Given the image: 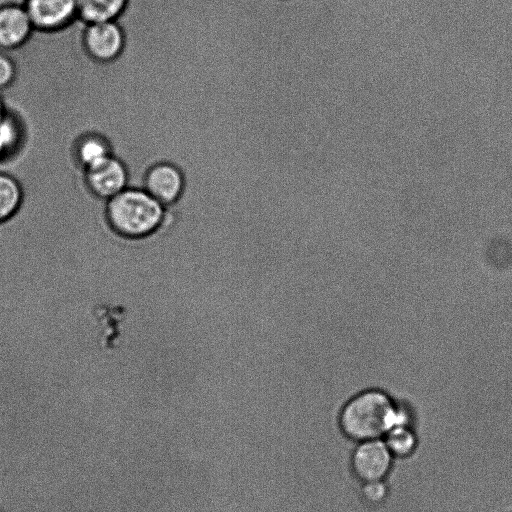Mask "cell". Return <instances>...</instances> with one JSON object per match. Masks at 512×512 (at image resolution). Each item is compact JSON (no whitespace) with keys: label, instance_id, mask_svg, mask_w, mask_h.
<instances>
[{"label":"cell","instance_id":"cell-15","mask_svg":"<svg viewBox=\"0 0 512 512\" xmlns=\"http://www.w3.org/2000/svg\"><path fill=\"white\" fill-rule=\"evenodd\" d=\"M16 68L7 55L0 53V90L8 87L14 80Z\"/></svg>","mask_w":512,"mask_h":512},{"label":"cell","instance_id":"cell-16","mask_svg":"<svg viewBox=\"0 0 512 512\" xmlns=\"http://www.w3.org/2000/svg\"><path fill=\"white\" fill-rule=\"evenodd\" d=\"M4 111H3V103H2V100L0 98V118L4 115Z\"/></svg>","mask_w":512,"mask_h":512},{"label":"cell","instance_id":"cell-2","mask_svg":"<svg viewBox=\"0 0 512 512\" xmlns=\"http://www.w3.org/2000/svg\"><path fill=\"white\" fill-rule=\"evenodd\" d=\"M166 207L143 187L128 186L106 201V216L112 229L123 237L139 239L161 226Z\"/></svg>","mask_w":512,"mask_h":512},{"label":"cell","instance_id":"cell-3","mask_svg":"<svg viewBox=\"0 0 512 512\" xmlns=\"http://www.w3.org/2000/svg\"><path fill=\"white\" fill-rule=\"evenodd\" d=\"M393 462L383 438L358 442L351 455L352 471L361 483L385 480Z\"/></svg>","mask_w":512,"mask_h":512},{"label":"cell","instance_id":"cell-14","mask_svg":"<svg viewBox=\"0 0 512 512\" xmlns=\"http://www.w3.org/2000/svg\"><path fill=\"white\" fill-rule=\"evenodd\" d=\"M18 135L19 131L15 121L4 114L0 118V157L15 147Z\"/></svg>","mask_w":512,"mask_h":512},{"label":"cell","instance_id":"cell-13","mask_svg":"<svg viewBox=\"0 0 512 512\" xmlns=\"http://www.w3.org/2000/svg\"><path fill=\"white\" fill-rule=\"evenodd\" d=\"M388 495V486L383 481H373L360 484V496L363 501L372 506L382 504Z\"/></svg>","mask_w":512,"mask_h":512},{"label":"cell","instance_id":"cell-8","mask_svg":"<svg viewBox=\"0 0 512 512\" xmlns=\"http://www.w3.org/2000/svg\"><path fill=\"white\" fill-rule=\"evenodd\" d=\"M33 29L25 7L8 5L0 8V49L20 47L27 41Z\"/></svg>","mask_w":512,"mask_h":512},{"label":"cell","instance_id":"cell-11","mask_svg":"<svg viewBox=\"0 0 512 512\" xmlns=\"http://www.w3.org/2000/svg\"><path fill=\"white\" fill-rule=\"evenodd\" d=\"M77 154L84 168H87L113 155L114 149L107 136L90 134L80 141Z\"/></svg>","mask_w":512,"mask_h":512},{"label":"cell","instance_id":"cell-4","mask_svg":"<svg viewBox=\"0 0 512 512\" xmlns=\"http://www.w3.org/2000/svg\"><path fill=\"white\" fill-rule=\"evenodd\" d=\"M85 185L95 197L107 201L130 185L126 164L115 154L85 168Z\"/></svg>","mask_w":512,"mask_h":512},{"label":"cell","instance_id":"cell-6","mask_svg":"<svg viewBox=\"0 0 512 512\" xmlns=\"http://www.w3.org/2000/svg\"><path fill=\"white\" fill-rule=\"evenodd\" d=\"M185 176L175 164L161 161L145 173L142 187L165 207L179 201L185 189Z\"/></svg>","mask_w":512,"mask_h":512},{"label":"cell","instance_id":"cell-12","mask_svg":"<svg viewBox=\"0 0 512 512\" xmlns=\"http://www.w3.org/2000/svg\"><path fill=\"white\" fill-rule=\"evenodd\" d=\"M383 439L394 458L409 457L418 446L417 434L410 425L395 426Z\"/></svg>","mask_w":512,"mask_h":512},{"label":"cell","instance_id":"cell-9","mask_svg":"<svg viewBox=\"0 0 512 512\" xmlns=\"http://www.w3.org/2000/svg\"><path fill=\"white\" fill-rule=\"evenodd\" d=\"M129 0H78V15L87 23L117 21Z\"/></svg>","mask_w":512,"mask_h":512},{"label":"cell","instance_id":"cell-7","mask_svg":"<svg viewBox=\"0 0 512 512\" xmlns=\"http://www.w3.org/2000/svg\"><path fill=\"white\" fill-rule=\"evenodd\" d=\"M34 29L51 32L67 26L78 14V0H27Z\"/></svg>","mask_w":512,"mask_h":512},{"label":"cell","instance_id":"cell-5","mask_svg":"<svg viewBox=\"0 0 512 512\" xmlns=\"http://www.w3.org/2000/svg\"><path fill=\"white\" fill-rule=\"evenodd\" d=\"M87 54L97 63L118 59L125 47V35L118 21L87 24L83 36Z\"/></svg>","mask_w":512,"mask_h":512},{"label":"cell","instance_id":"cell-10","mask_svg":"<svg viewBox=\"0 0 512 512\" xmlns=\"http://www.w3.org/2000/svg\"><path fill=\"white\" fill-rule=\"evenodd\" d=\"M24 191L13 176L0 172V223L11 219L21 208Z\"/></svg>","mask_w":512,"mask_h":512},{"label":"cell","instance_id":"cell-1","mask_svg":"<svg viewBox=\"0 0 512 512\" xmlns=\"http://www.w3.org/2000/svg\"><path fill=\"white\" fill-rule=\"evenodd\" d=\"M411 421L408 402L379 387L353 393L342 405L338 416L343 434L357 443L382 439L395 426H411Z\"/></svg>","mask_w":512,"mask_h":512}]
</instances>
